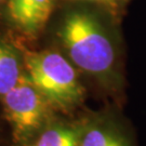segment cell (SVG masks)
Segmentation results:
<instances>
[{"mask_svg":"<svg viewBox=\"0 0 146 146\" xmlns=\"http://www.w3.org/2000/svg\"><path fill=\"white\" fill-rule=\"evenodd\" d=\"M14 146H25L55 118V110L24 70L17 84L0 99Z\"/></svg>","mask_w":146,"mask_h":146,"instance_id":"obj_3","label":"cell"},{"mask_svg":"<svg viewBox=\"0 0 146 146\" xmlns=\"http://www.w3.org/2000/svg\"><path fill=\"white\" fill-rule=\"evenodd\" d=\"M82 1H90V2H94V3H99L108 8L110 10H115L118 5V0H82Z\"/></svg>","mask_w":146,"mask_h":146,"instance_id":"obj_8","label":"cell"},{"mask_svg":"<svg viewBox=\"0 0 146 146\" xmlns=\"http://www.w3.org/2000/svg\"><path fill=\"white\" fill-rule=\"evenodd\" d=\"M23 72V51L0 36V99L17 84Z\"/></svg>","mask_w":146,"mask_h":146,"instance_id":"obj_6","label":"cell"},{"mask_svg":"<svg viewBox=\"0 0 146 146\" xmlns=\"http://www.w3.org/2000/svg\"><path fill=\"white\" fill-rule=\"evenodd\" d=\"M79 129V121L55 117L25 146H78Z\"/></svg>","mask_w":146,"mask_h":146,"instance_id":"obj_7","label":"cell"},{"mask_svg":"<svg viewBox=\"0 0 146 146\" xmlns=\"http://www.w3.org/2000/svg\"><path fill=\"white\" fill-rule=\"evenodd\" d=\"M65 56L79 72L111 93L122 89L123 78L115 38L104 22L82 9L70 10L56 28Z\"/></svg>","mask_w":146,"mask_h":146,"instance_id":"obj_1","label":"cell"},{"mask_svg":"<svg viewBox=\"0 0 146 146\" xmlns=\"http://www.w3.org/2000/svg\"><path fill=\"white\" fill-rule=\"evenodd\" d=\"M79 125L78 146H134L122 122L110 111L88 115Z\"/></svg>","mask_w":146,"mask_h":146,"instance_id":"obj_4","label":"cell"},{"mask_svg":"<svg viewBox=\"0 0 146 146\" xmlns=\"http://www.w3.org/2000/svg\"><path fill=\"white\" fill-rule=\"evenodd\" d=\"M55 0H8L7 17L19 31L37 37L51 17Z\"/></svg>","mask_w":146,"mask_h":146,"instance_id":"obj_5","label":"cell"},{"mask_svg":"<svg viewBox=\"0 0 146 146\" xmlns=\"http://www.w3.org/2000/svg\"><path fill=\"white\" fill-rule=\"evenodd\" d=\"M24 70L55 111L68 113L86 99L78 69L64 54L54 50L23 51Z\"/></svg>","mask_w":146,"mask_h":146,"instance_id":"obj_2","label":"cell"},{"mask_svg":"<svg viewBox=\"0 0 146 146\" xmlns=\"http://www.w3.org/2000/svg\"><path fill=\"white\" fill-rule=\"evenodd\" d=\"M3 1H5V0H0V5H1V3L3 2Z\"/></svg>","mask_w":146,"mask_h":146,"instance_id":"obj_9","label":"cell"}]
</instances>
